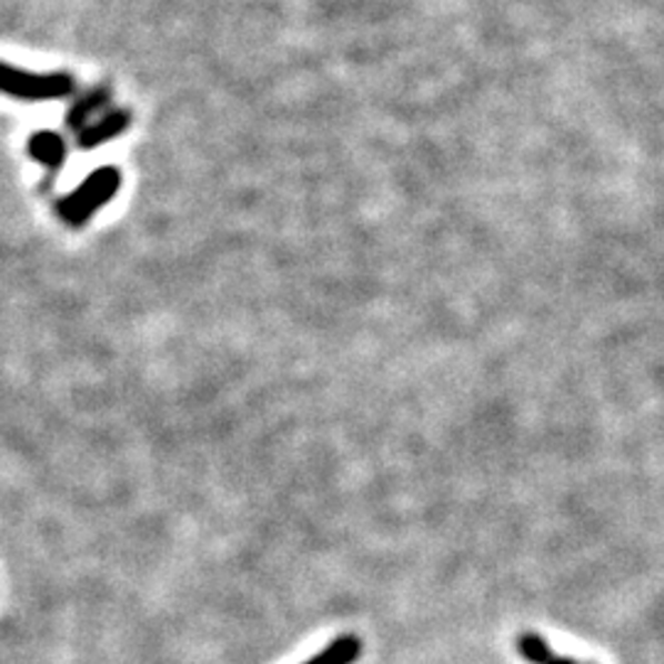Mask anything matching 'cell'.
<instances>
[{
  "instance_id": "obj_3",
  "label": "cell",
  "mask_w": 664,
  "mask_h": 664,
  "mask_svg": "<svg viewBox=\"0 0 664 664\" xmlns=\"http://www.w3.org/2000/svg\"><path fill=\"white\" fill-rule=\"evenodd\" d=\"M129 125H131L129 111H123V109L109 111L99 121H91L89 125H84V129L77 133V145L82 148V151H94V148L119 139V135L125 133Z\"/></svg>"
},
{
  "instance_id": "obj_2",
  "label": "cell",
  "mask_w": 664,
  "mask_h": 664,
  "mask_svg": "<svg viewBox=\"0 0 664 664\" xmlns=\"http://www.w3.org/2000/svg\"><path fill=\"white\" fill-rule=\"evenodd\" d=\"M74 91V79L64 72L36 74L18 70L13 64L0 62V94L22 101H50L64 99Z\"/></svg>"
},
{
  "instance_id": "obj_7",
  "label": "cell",
  "mask_w": 664,
  "mask_h": 664,
  "mask_svg": "<svg viewBox=\"0 0 664 664\" xmlns=\"http://www.w3.org/2000/svg\"><path fill=\"white\" fill-rule=\"evenodd\" d=\"M517 650L520 655L524 657V662L530 664H546L549 660L554 657L552 647L546 645V640L536 633H524L517 637Z\"/></svg>"
},
{
  "instance_id": "obj_4",
  "label": "cell",
  "mask_w": 664,
  "mask_h": 664,
  "mask_svg": "<svg viewBox=\"0 0 664 664\" xmlns=\"http://www.w3.org/2000/svg\"><path fill=\"white\" fill-rule=\"evenodd\" d=\"M28 153L36 163L44 165L50 173H60L67 160V143L60 133L54 131H40L30 139Z\"/></svg>"
},
{
  "instance_id": "obj_5",
  "label": "cell",
  "mask_w": 664,
  "mask_h": 664,
  "mask_svg": "<svg viewBox=\"0 0 664 664\" xmlns=\"http://www.w3.org/2000/svg\"><path fill=\"white\" fill-rule=\"evenodd\" d=\"M109 101H111V91L107 87L91 89L89 94L79 97L77 104L70 109V113H67V125H70L72 131L79 133L84 129V125L91 123V117H94V113H99L101 109L109 107Z\"/></svg>"
},
{
  "instance_id": "obj_6",
  "label": "cell",
  "mask_w": 664,
  "mask_h": 664,
  "mask_svg": "<svg viewBox=\"0 0 664 664\" xmlns=\"http://www.w3.org/2000/svg\"><path fill=\"white\" fill-rule=\"evenodd\" d=\"M362 655V640L358 635H342L305 664H354Z\"/></svg>"
},
{
  "instance_id": "obj_8",
  "label": "cell",
  "mask_w": 664,
  "mask_h": 664,
  "mask_svg": "<svg viewBox=\"0 0 664 664\" xmlns=\"http://www.w3.org/2000/svg\"><path fill=\"white\" fill-rule=\"evenodd\" d=\"M546 664H581V662H576L574 657H556V655H554V657L549 660Z\"/></svg>"
},
{
  "instance_id": "obj_1",
  "label": "cell",
  "mask_w": 664,
  "mask_h": 664,
  "mask_svg": "<svg viewBox=\"0 0 664 664\" xmlns=\"http://www.w3.org/2000/svg\"><path fill=\"white\" fill-rule=\"evenodd\" d=\"M121 170L113 165L94 170V173L87 175L82 185L74 188L70 194H64V198L54 204L57 217L74 229L84 227L91 217L104 210L107 204L117 198L121 190Z\"/></svg>"
}]
</instances>
